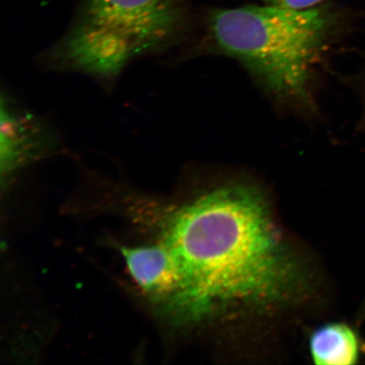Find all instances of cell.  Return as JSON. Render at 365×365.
I'll use <instances>...</instances> for the list:
<instances>
[{
    "instance_id": "2",
    "label": "cell",
    "mask_w": 365,
    "mask_h": 365,
    "mask_svg": "<svg viewBox=\"0 0 365 365\" xmlns=\"http://www.w3.org/2000/svg\"><path fill=\"white\" fill-rule=\"evenodd\" d=\"M331 3L308 9L268 4L217 10L208 38L219 53L238 61L277 101L312 107L317 66L344 29Z\"/></svg>"
},
{
    "instance_id": "3",
    "label": "cell",
    "mask_w": 365,
    "mask_h": 365,
    "mask_svg": "<svg viewBox=\"0 0 365 365\" xmlns=\"http://www.w3.org/2000/svg\"><path fill=\"white\" fill-rule=\"evenodd\" d=\"M184 21L180 0H86L50 62L111 81L134 58L170 46Z\"/></svg>"
},
{
    "instance_id": "6",
    "label": "cell",
    "mask_w": 365,
    "mask_h": 365,
    "mask_svg": "<svg viewBox=\"0 0 365 365\" xmlns=\"http://www.w3.org/2000/svg\"><path fill=\"white\" fill-rule=\"evenodd\" d=\"M310 356L319 365H349L357 363L359 346L357 335L344 323L319 327L309 336Z\"/></svg>"
},
{
    "instance_id": "4",
    "label": "cell",
    "mask_w": 365,
    "mask_h": 365,
    "mask_svg": "<svg viewBox=\"0 0 365 365\" xmlns=\"http://www.w3.org/2000/svg\"><path fill=\"white\" fill-rule=\"evenodd\" d=\"M128 269L150 302L172 319L180 294L181 280L175 258L164 242L120 247Z\"/></svg>"
},
{
    "instance_id": "1",
    "label": "cell",
    "mask_w": 365,
    "mask_h": 365,
    "mask_svg": "<svg viewBox=\"0 0 365 365\" xmlns=\"http://www.w3.org/2000/svg\"><path fill=\"white\" fill-rule=\"evenodd\" d=\"M161 240L180 275L177 324L270 313L307 294L304 264L250 185L217 186L181 205L164 222Z\"/></svg>"
},
{
    "instance_id": "5",
    "label": "cell",
    "mask_w": 365,
    "mask_h": 365,
    "mask_svg": "<svg viewBox=\"0 0 365 365\" xmlns=\"http://www.w3.org/2000/svg\"><path fill=\"white\" fill-rule=\"evenodd\" d=\"M56 140L39 118L18 109L6 99L1 108V170L3 177L49 154Z\"/></svg>"
},
{
    "instance_id": "7",
    "label": "cell",
    "mask_w": 365,
    "mask_h": 365,
    "mask_svg": "<svg viewBox=\"0 0 365 365\" xmlns=\"http://www.w3.org/2000/svg\"><path fill=\"white\" fill-rule=\"evenodd\" d=\"M272 6L290 9H308L319 6L326 0H264Z\"/></svg>"
}]
</instances>
